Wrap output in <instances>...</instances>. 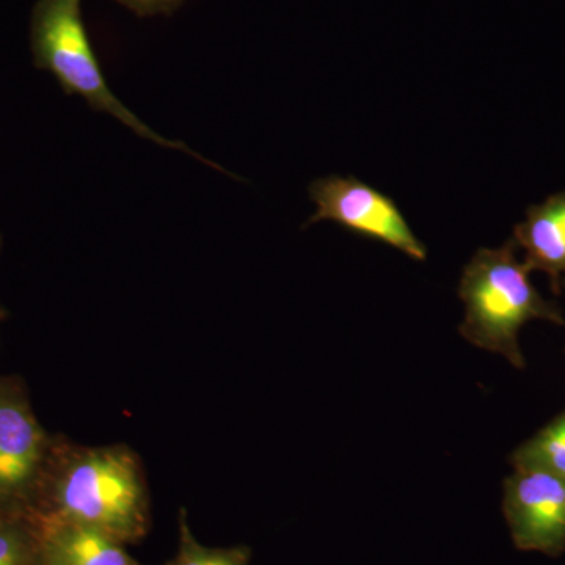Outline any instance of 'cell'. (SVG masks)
Listing matches in <instances>:
<instances>
[{"label":"cell","mask_w":565,"mask_h":565,"mask_svg":"<svg viewBox=\"0 0 565 565\" xmlns=\"http://www.w3.org/2000/svg\"><path fill=\"white\" fill-rule=\"evenodd\" d=\"M310 196L318 210L307 225L334 222L364 239L390 245L416 262L427 258L426 245L412 232L392 196L366 182L337 174L319 178L311 182Z\"/></svg>","instance_id":"obj_5"},{"label":"cell","mask_w":565,"mask_h":565,"mask_svg":"<svg viewBox=\"0 0 565 565\" xmlns=\"http://www.w3.org/2000/svg\"><path fill=\"white\" fill-rule=\"evenodd\" d=\"M31 43L35 65L50 71L61 82L63 90L81 96L93 109L117 118L137 136L170 150L188 152L196 161L225 173L221 166L207 161L181 141L166 139L152 131L147 122L141 121L114 95L104 79L82 21L81 0H39L32 13Z\"/></svg>","instance_id":"obj_3"},{"label":"cell","mask_w":565,"mask_h":565,"mask_svg":"<svg viewBox=\"0 0 565 565\" xmlns=\"http://www.w3.org/2000/svg\"><path fill=\"white\" fill-rule=\"evenodd\" d=\"M122 6L128 7L137 13H156V11H163L172 9L178 0H118Z\"/></svg>","instance_id":"obj_12"},{"label":"cell","mask_w":565,"mask_h":565,"mask_svg":"<svg viewBox=\"0 0 565 565\" xmlns=\"http://www.w3.org/2000/svg\"><path fill=\"white\" fill-rule=\"evenodd\" d=\"M516 244L508 241L500 248H481L463 267L459 297L465 303L460 333L465 340L486 351L500 353L514 364L525 366L519 345V332L534 319L563 326L556 305L546 302L530 281V267L515 258Z\"/></svg>","instance_id":"obj_2"},{"label":"cell","mask_w":565,"mask_h":565,"mask_svg":"<svg viewBox=\"0 0 565 565\" xmlns=\"http://www.w3.org/2000/svg\"><path fill=\"white\" fill-rule=\"evenodd\" d=\"M514 241L525 250L530 270L548 275L553 291L559 292L565 280V192L531 206L525 222L514 228Z\"/></svg>","instance_id":"obj_7"},{"label":"cell","mask_w":565,"mask_h":565,"mask_svg":"<svg viewBox=\"0 0 565 565\" xmlns=\"http://www.w3.org/2000/svg\"><path fill=\"white\" fill-rule=\"evenodd\" d=\"M52 445L20 386L0 381V514L31 515Z\"/></svg>","instance_id":"obj_4"},{"label":"cell","mask_w":565,"mask_h":565,"mask_svg":"<svg viewBox=\"0 0 565 565\" xmlns=\"http://www.w3.org/2000/svg\"><path fill=\"white\" fill-rule=\"evenodd\" d=\"M0 565H43L39 523L28 514H0Z\"/></svg>","instance_id":"obj_9"},{"label":"cell","mask_w":565,"mask_h":565,"mask_svg":"<svg viewBox=\"0 0 565 565\" xmlns=\"http://www.w3.org/2000/svg\"><path fill=\"white\" fill-rule=\"evenodd\" d=\"M31 515L95 527L122 544H137L151 519L140 457L126 445L54 441Z\"/></svg>","instance_id":"obj_1"},{"label":"cell","mask_w":565,"mask_h":565,"mask_svg":"<svg viewBox=\"0 0 565 565\" xmlns=\"http://www.w3.org/2000/svg\"><path fill=\"white\" fill-rule=\"evenodd\" d=\"M35 522L43 565H145L129 555L126 544L95 527L52 520Z\"/></svg>","instance_id":"obj_8"},{"label":"cell","mask_w":565,"mask_h":565,"mask_svg":"<svg viewBox=\"0 0 565 565\" xmlns=\"http://www.w3.org/2000/svg\"><path fill=\"white\" fill-rule=\"evenodd\" d=\"M515 468L544 470L565 478V412L516 449Z\"/></svg>","instance_id":"obj_10"},{"label":"cell","mask_w":565,"mask_h":565,"mask_svg":"<svg viewBox=\"0 0 565 565\" xmlns=\"http://www.w3.org/2000/svg\"><path fill=\"white\" fill-rule=\"evenodd\" d=\"M504 515L514 544L526 552L557 555L565 546V478L515 468L504 484Z\"/></svg>","instance_id":"obj_6"},{"label":"cell","mask_w":565,"mask_h":565,"mask_svg":"<svg viewBox=\"0 0 565 565\" xmlns=\"http://www.w3.org/2000/svg\"><path fill=\"white\" fill-rule=\"evenodd\" d=\"M163 565H250V552L245 546L212 548L200 544L189 525L184 509L180 512V546L177 556Z\"/></svg>","instance_id":"obj_11"},{"label":"cell","mask_w":565,"mask_h":565,"mask_svg":"<svg viewBox=\"0 0 565 565\" xmlns=\"http://www.w3.org/2000/svg\"><path fill=\"white\" fill-rule=\"evenodd\" d=\"M3 316H6V311H3L2 308H0V318H3Z\"/></svg>","instance_id":"obj_13"}]
</instances>
